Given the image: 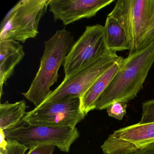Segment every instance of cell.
Segmentation results:
<instances>
[{"label":"cell","mask_w":154,"mask_h":154,"mask_svg":"<svg viewBox=\"0 0 154 154\" xmlns=\"http://www.w3.org/2000/svg\"><path fill=\"white\" fill-rule=\"evenodd\" d=\"M154 63V44L123 58L115 77L103 93L95 109H108L116 102L127 103L135 99Z\"/></svg>","instance_id":"6da1fadb"},{"label":"cell","mask_w":154,"mask_h":154,"mask_svg":"<svg viewBox=\"0 0 154 154\" xmlns=\"http://www.w3.org/2000/svg\"><path fill=\"white\" fill-rule=\"evenodd\" d=\"M73 36L65 29L56 31L45 42V51L40 66L28 91L22 94L35 107L42 104L53 91L50 88L57 82L58 71L73 45Z\"/></svg>","instance_id":"7a4b0ae2"},{"label":"cell","mask_w":154,"mask_h":154,"mask_svg":"<svg viewBox=\"0 0 154 154\" xmlns=\"http://www.w3.org/2000/svg\"><path fill=\"white\" fill-rule=\"evenodd\" d=\"M108 16L115 19L124 29L129 53L154 44V0H119Z\"/></svg>","instance_id":"3957f363"},{"label":"cell","mask_w":154,"mask_h":154,"mask_svg":"<svg viewBox=\"0 0 154 154\" xmlns=\"http://www.w3.org/2000/svg\"><path fill=\"white\" fill-rule=\"evenodd\" d=\"M50 0H21L7 13L1 24L0 40L25 43L38 34L39 22Z\"/></svg>","instance_id":"277c9868"},{"label":"cell","mask_w":154,"mask_h":154,"mask_svg":"<svg viewBox=\"0 0 154 154\" xmlns=\"http://www.w3.org/2000/svg\"><path fill=\"white\" fill-rule=\"evenodd\" d=\"M3 132L7 140H16L28 149L39 146H53L64 152H69L71 145L80 137L76 128L32 125L22 119Z\"/></svg>","instance_id":"5b68a950"},{"label":"cell","mask_w":154,"mask_h":154,"mask_svg":"<svg viewBox=\"0 0 154 154\" xmlns=\"http://www.w3.org/2000/svg\"><path fill=\"white\" fill-rule=\"evenodd\" d=\"M115 53L103 55L67 78L40 105L82 97L97 79L119 59ZM39 105V106H40Z\"/></svg>","instance_id":"8992f818"},{"label":"cell","mask_w":154,"mask_h":154,"mask_svg":"<svg viewBox=\"0 0 154 154\" xmlns=\"http://www.w3.org/2000/svg\"><path fill=\"white\" fill-rule=\"evenodd\" d=\"M114 53L107 47L104 26H87L73 44L64 62V78L85 67L103 55Z\"/></svg>","instance_id":"52a82bcc"},{"label":"cell","mask_w":154,"mask_h":154,"mask_svg":"<svg viewBox=\"0 0 154 154\" xmlns=\"http://www.w3.org/2000/svg\"><path fill=\"white\" fill-rule=\"evenodd\" d=\"M81 105L79 98L41 105L26 112L22 120L32 125L75 128L86 116Z\"/></svg>","instance_id":"ba28073f"},{"label":"cell","mask_w":154,"mask_h":154,"mask_svg":"<svg viewBox=\"0 0 154 154\" xmlns=\"http://www.w3.org/2000/svg\"><path fill=\"white\" fill-rule=\"evenodd\" d=\"M113 0H50L49 11L54 19L66 25L84 18H90Z\"/></svg>","instance_id":"9c48e42d"},{"label":"cell","mask_w":154,"mask_h":154,"mask_svg":"<svg viewBox=\"0 0 154 154\" xmlns=\"http://www.w3.org/2000/svg\"><path fill=\"white\" fill-rule=\"evenodd\" d=\"M25 55L23 46L12 39L0 40V88L1 97L3 94V87L7 84L16 66Z\"/></svg>","instance_id":"30bf717a"},{"label":"cell","mask_w":154,"mask_h":154,"mask_svg":"<svg viewBox=\"0 0 154 154\" xmlns=\"http://www.w3.org/2000/svg\"><path fill=\"white\" fill-rule=\"evenodd\" d=\"M123 58L120 56L115 63L96 80L81 98V109L86 116L88 112L96 109L97 102L118 72Z\"/></svg>","instance_id":"8fae6325"},{"label":"cell","mask_w":154,"mask_h":154,"mask_svg":"<svg viewBox=\"0 0 154 154\" xmlns=\"http://www.w3.org/2000/svg\"><path fill=\"white\" fill-rule=\"evenodd\" d=\"M112 134L131 144L137 150L141 149L154 144V122L131 125L117 130Z\"/></svg>","instance_id":"7c38bea8"},{"label":"cell","mask_w":154,"mask_h":154,"mask_svg":"<svg viewBox=\"0 0 154 154\" xmlns=\"http://www.w3.org/2000/svg\"><path fill=\"white\" fill-rule=\"evenodd\" d=\"M104 27L106 45L111 51L116 53L130 50V46L126 33L115 19L108 16Z\"/></svg>","instance_id":"4fadbf2b"},{"label":"cell","mask_w":154,"mask_h":154,"mask_svg":"<svg viewBox=\"0 0 154 154\" xmlns=\"http://www.w3.org/2000/svg\"><path fill=\"white\" fill-rule=\"evenodd\" d=\"M28 106L24 100L10 103L8 101L0 104V129L5 131L17 125L26 114Z\"/></svg>","instance_id":"5bb4252c"},{"label":"cell","mask_w":154,"mask_h":154,"mask_svg":"<svg viewBox=\"0 0 154 154\" xmlns=\"http://www.w3.org/2000/svg\"><path fill=\"white\" fill-rule=\"evenodd\" d=\"M142 113L139 124L154 122V99L144 102L142 105Z\"/></svg>","instance_id":"9a60e30c"},{"label":"cell","mask_w":154,"mask_h":154,"mask_svg":"<svg viewBox=\"0 0 154 154\" xmlns=\"http://www.w3.org/2000/svg\"><path fill=\"white\" fill-rule=\"evenodd\" d=\"M127 106L124 103H115L107 109V113L109 117L121 120L126 114Z\"/></svg>","instance_id":"2e32d148"},{"label":"cell","mask_w":154,"mask_h":154,"mask_svg":"<svg viewBox=\"0 0 154 154\" xmlns=\"http://www.w3.org/2000/svg\"><path fill=\"white\" fill-rule=\"evenodd\" d=\"M6 154H25L28 149L16 140H7Z\"/></svg>","instance_id":"e0dca14e"},{"label":"cell","mask_w":154,"mask_h":154,"mask_svg":"<svg viewBox=\"0 0 154 154\" xmlns=\"http://www.w3.org/2000/svg\"><path fill=\"white\" fill-rule=\"evenodd\" d=\"M55 147L53 146H39L30 149L26 154H53Z\"/></svg>","instance_id":"ac0fdd59"},{"label":"cell","mask_w":154,"mask_h":154,"mask_svg":"<svg viewBox=\"0 0 154 154\" xmlns=\"http://www.w3.org/2000/svg\"><path fill=\"white\" fill-rule=\"evenodd\" d=\"M133 154H154V144L149 145L144 148L138 149Z\"/></svg>","instance_id":"d6986e66"},{"label":"cell","mask_w":154,"mask_h":154,"mask_svg":"<svg viewBox=\"0 0 154 154\" xmlns=\"http://www.w3.org/2000/svg\"><path fill=\"white\" fill-rule=\"evenodd\" d=\"M1 130L0 132V147L4 148H6V146L7 144V140H6V137H5V135L4 134V132L2 130Z\"/></svg>","instance_id":"ffe728a7"}]
</instances>
